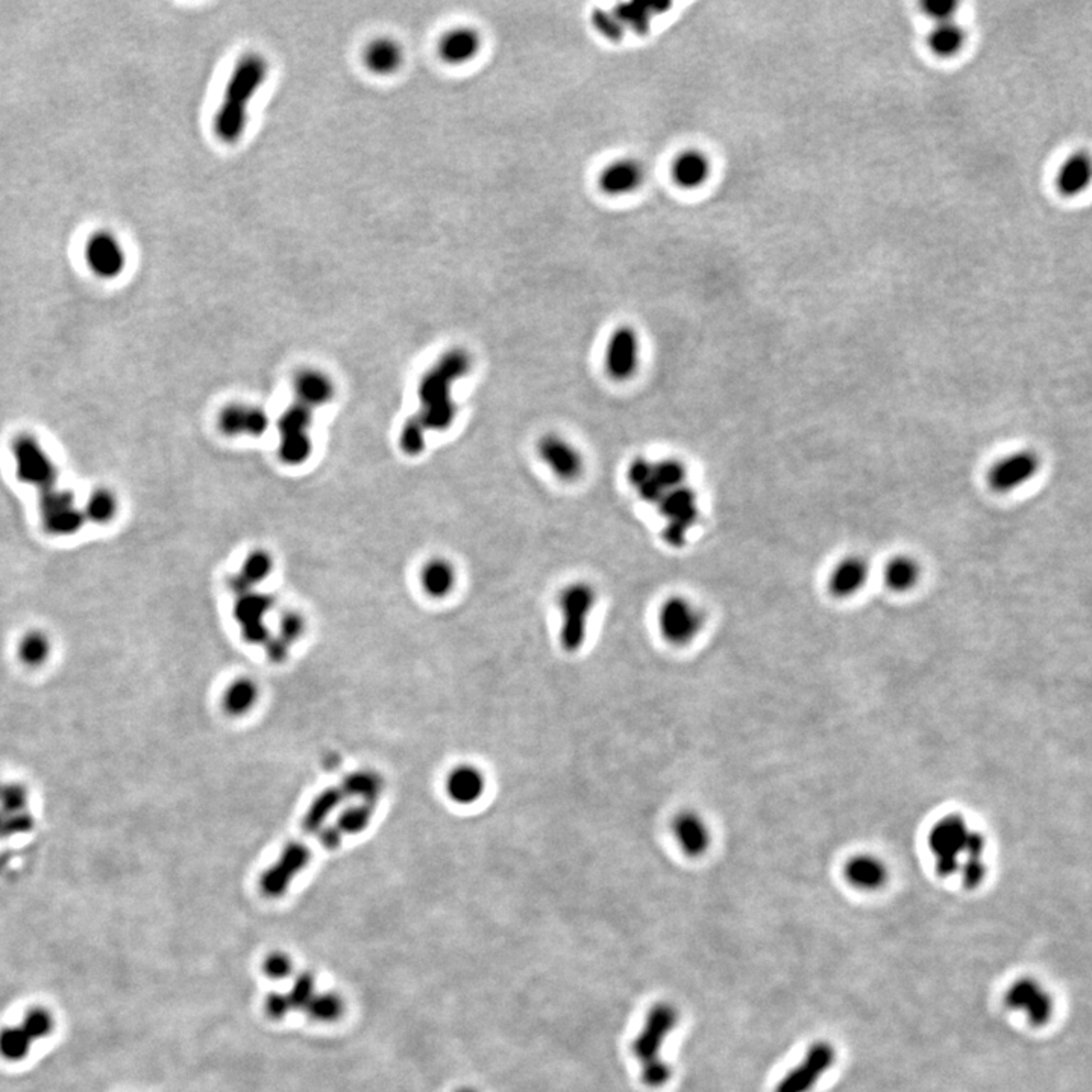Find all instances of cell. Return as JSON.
<instances>
[{
	"instance_id": "44dd1931",
	"label": "cell",
	"mask_w": 1092,
	"mask_h": 1092,
	"mask_svg": "<svg viewBox=\"0 0 1092 1092\" xmlns=\"http://www.w3.org/2000/svg\"><path fill=\"white\" fill-rule=\"evenodd\" d=\"M15 458L19 466V475L23 482H35L38 486H47L54 477V467L45 452L41 451L38 443L30 437H23L14 445Z\"/></svg>"
},
{
	"instance_id": "52a82bcc",
	"label": "cell",
	"mask_w": 1092,
	"mask_h": 1092,
	"mask_svg": "<svg viewBox=\"0 0 1092 1092\" xmlns=\"http://www.w3.org/2000/svg\"><path fill=\"white\" fill-rule=\"evenodd\" d=\"M659 512L666 519L661 537L672 548H681L687 539V532L698 519V499L690 487L681 486L666 491L657 502Z\"/></svg>"
},
{
	"instance_id": "7a4b0ae2",
	"label": "cell",
	"mask_w": 1092,
	"mask_h": 1092,
	"mask_svg": "<svg viewBox=\"0 0 1092 1092\" xmlns=\"http://www.w3.org/2000/svg\"><path fill=\"white\" fill-rule=\"evenodd\" d=\"M268 78L269 63L263 55L246 54L234 65L213 120L214 134L222 143H237L243 137L249 105Z\"/></svg>"
},
{
	"instance_id": "4dcf8cb0",
	"label": "cell",
	"mask_w": 1092,
	"mask_h": 1092,
	"mask_svg": "<svg viewBox=\"0 0 1092 1092\" xmlns=\"http://www.w3.org/2000/svg\"><path fill=\"white\" fill-rule=\"evenodd\" d=\"M1089 178H1091V164H1089L1087 155H1074L1071 158L1067 159V163L1063 164L1062 169L1059 172V189L1068 196H1074L1087 187Z\"/></svg>"
},
{
	"instance_id": "5b68a950",
	"label": "cell",
	"mask_w": 1092,
	"mask_h": 1092,
	"mask_svg": "<svg viewBox=\"0 0 1092 1092\" xmlns=\"http://www.w3.org/2000/svg\"><path fill=\"white\" fill-rule=\"evenodd\" d=\"M54 1013L43 1006H35L23 1015L15 1026L0 1030V1056L10 1062H21L28 1058L35 1043L54 1032Z\"/></svg>"
},
{
	"instance_id": "836d02e7",
	"label": "cell",
	"mask_w": 1092,
	"mask_h": 1092,
	"mask_svg": "<svg viewBox=\"0 0 1092 1092\" xmlns=\"http://www.w3.org/2000/svg\"><path fill=\"white\" fill-rule=\"evenodd\" d=\"M272 557L266 551H253L244 560L239 576L234 578V587L246 589L264 580L272 571Z\"/></svg>"
},
{
	"instance_id": "60d3db41",
	"label": "cell",
	"mask_w": 1092,
	"mask_h": 1092,
	"mask_svg": "<svg viewBox=\"0 0 1092 1092\" xmlns=\"http://www.w3.org/2000/svg\"><path fill=\"white\" fill-rule=\"evenodd\" d=\"M923 8L926 14L930 15L938 23H943V21H951L958 4L951 0H928V2H924Z\"/></svg>"
},
{
	"instance_id": "9a60e30c",
	"label": "cell",
	"mask_w": 1092,
	"mask_h": 1092,
	"mask_svg": "<svg viewBox=\"0 0 1092 1092\" xmlns=\"http://www.w3.org/2000/svg\"><path fill=\"white\" fill-rule=\"evenodd\" d=\"M1004 1003L1013 1011H1024L1033 1026L1048 1023L1053 1013V998L1035 978H1019L1004 995Z\"/></svg>"
},
{
	"instance_id": "f546056e",
	"label": "cell",
	"mask_w": 1092,
	"mask_h": 1092,
	"mask_svg": "<svg viewBox=\"0 0 1092 1092\" xmlns=\"http://www.w3.org/2000/svg\"><path fill=\"white\" fill-rule=\"evenodd\" d=\"M423 591L434 598H443L451 593L456 584V569L443 559L428 561L421 574Z\"/></svg>"
},
{
	"instance_id": "6da1fadb",
	"label": "cell",
	"mask_w": 1092,
	"mask_h": 1092,
	"mask_svg": "<svg viewBox=\"0 0 1092 1092\" xmlns=\"http://www.w3.org/2000/svg\"><path fill=\"white\" fill-rule=\"evenodd\" d=\"M471 355L465 349L454 348L443 354L440 360L423 375L419 386L421 412L408 421L401 434V445L410 456H416L425 447V432L443 431L451 427L456 417V404L451 388L458 378L471 371Z\"/></svg>"
},
{
	"instance_id": "d590c367",
	"label": "cell",
	"mask_w": 1092,
	"mask_h": 1092,
	"mask_svg": "<svg viewBox=\"0 0 1092 1092\" xmlns=\"http://www.w3.org/2000/svg\"><path fill=\"white\" fill-rule=\"evenodd\" d=\"M654 5H642V4H626V5L618 6L615 11V15L621 21L622 26H631L636 32L645 34L650 28L651 13H654Z\"/></svg>"
},
{
	"instance_id": "ab89813d",
	"label": "cell",
	"mask_w": 1092,
	"mask_h": 1092,
	"mask_svg": "<svg viewBox=\"0 0 1092 1092\" xmlns=\"http://www.w3.org/2000/svg\"><path fill=\"white\" fill-rule=\"evenodd\" d=\"M959 873L962 874L963 884L968 889H974L982 883L986 868L982 859H965V862L960 864Z\"/></svg>"
},
{
	"instance_id": "ffe728a7",
	"label": "cell",
	"mask_w": 1092,
	"mask_h": 1092,
	"mask_svg": "<svg viewBox=\"0 0 1092 1092\" xmlns=\"http://www.w3.org/2000/svg\"><path fill=\"white\" fill-rule=\"evenodd\" d=\"M445 790L452 803L462 806L475 805L486 790V779L482 771L473 764H460L448 774Z\"/></svg>"
},
{
	"instance_id": "30bf717a",
	"label": "cell",
	"mask_w": 1092,
	"mask_h": 1092,
	"mask_svg": "<svg viewBox=\"0 0 1092 1092\" xmlns=\"http://www.w3.org/2000/svg\"><path fill=\"white\" fill-rule=\"evenodd\" d=\"M641 362V340L630 325H621L610 334L604 353V368L611 380L628 381Z\"/></svg>"
},
{
	"instance_id": "8fae6325",
	"label": "cell",
	"mask_w": 1092,
	"mask_h": 1092,
	"mask_svg": "<svg viewBox=\"0 0 1092 1092\" xmlns=\"http://www.w3.org/2000/svg\"><path fill=\"white\" fill-rule=\"evenodd\" d=\"M1041 467L1035 451L1021 449L998 458L988 471V484L997 493H1011L1026 486Z\"/></svg>"
},
{
	"instance_id": "74e56055",
	"label": "cell",
	"mask_w": 1092,
	"mask_h": 1092,
	"mask_svg": "<svg viewBox=\"0 0 1092 1092\" xmlns=\"http://www.w3.org/2000/svg\"><path fill=\"white\" fill-rule=\"evenodd\" d=\"M87 513L93 521L99 522V524L111 521L115 513V497L107 491H96L90 498Z\"/></svg>"
},
{
	"instance_id": "8992f818",
	"label": "cell",
	"mask_w": 1092,
	"mask_h": 1092,
	"mask_svg": "<svg viewBox=\"0 0 1092 1092\" xmlns=\"http://www.w3.org/2000/svg\"><path fill=\"white\" fill-rule=\"evenodd\" d=\"M704 622L700 607L685 596H670L659 610V630L670 645H689L703 631Z\"/></svg>"
},
{
	"instance_id": "7c38bea8",
	"label": "cell",
	"mask_w": 1092,
	"mask_h": 1092,
	"mask_svg": "<svg viewBox=\"0 0 1092 1092\" xmlns=\"http://www.w3.org/2000/svg\"><path fill=\"white\" fill-rule=\"evenodd\" d=\"M542 462L561 482H576L584 472V458L569 440L559 434H545L537 442Z\"/></svg>"
},
{
	"instance_id": "83f0119b",
	"label": "cell",
	"mask_w": 1092,
	"mask_h": 1092,
	"mask_svg": "<svg viewBox=\"0 0 1092 1092\" xmlns=\"http://www.w3.org/2000/svg\"><path fill=\"white\" fill-rule=\"evenodd\" d=\"M884 583L894 592H908L917 586L921 576V567L914 557L895 556L884 567Z\"/></svg>"
},
{
	"instance_id": "7402d4cb",
	"label": "cell",
	"mask_w": 1092,
	"mask_h": 1092,
	"mask_svg": "<svg viewBox=\"0 0 1092 1092\" xmlns=\"http://www.w3.org/2000/svg\"><path fill=\"white\" fill-rule=\"evenodd\" d=\"M868 561L864 557L849 556L840 560L830 574L829 589L838 598H849L864 589L869 578Z\"/></svg>"
},
{
	"instance_id": "1f68e13d",
	"label": "cell",
	"mask_w": 1092,
	"mask_h": 1092,
	"mask_svg": "<svg viewBox=\"0 0 1092 1092\" xmlns=\"http://www.w3.org/2000/svg\"><path fill=\"white\" fill-rule=\"evenodd\" d=\"M963 43H965V32L960 26L951 21L938 23L928 35L930 49L939 56H951V55L958 54L959 50L962 49Z\"/></svg>"
},
{
	"instance_id": "b9f144b4",
	"label": "cell",
	"mask_w": 1092,
	"mask_h": 1092,
	"mask_svg": "<svg viewBox=\"0 0 1092 1092\" xmlns=\"http://www.w3.org/2000/svg\"><path fill=\"white\" fill-rule=\"evenodd\" d=\"M301 627H303V621H301V618H298V616L288 615L284 619V631L287 635L292 636V637L301 633Z\"/></svg>"
},
{
	"instance_id": "cb8c5ba5",
	"label": "cell",
	"mask_w": 1092,
	"mask_h": 1092,
	"mask_svg": "<svg viewBox=\"0 0 1092 1092\" xmlns=\"http://www.w3.org/2000/svg\"><path fill=\"white\" fill-rule=\"evenodd\" d=\"M403 47L388 37L371 41L363 55V63L373 75H393L403 65Z\"/></svg>"
},
{
	"instance_id": "484cf974",
	"label": "cell",
	"mask_w": 1092,
	"mask_h": 1092,
	"mask_svg": "<svg viewBox=\"0 0 1092 1092\" xmlns=\"http://www.w3.org/2000/svg\"><path fill=\"white\" fill-rule=\"evenodd\" d=\"M294 388L299 403L313 408L327 404L334 395V384L331 378L314 369H305L299 372L294 380Z\"/></svg>"
},
{
	"instance_id": "3957f363",
	"label": "cell",
	"mask_w": 1092,
	"mask_h": 1092,
	"mask_svg": "<svg viewBox=\"0 0 1092 1092\" xmlns=\"http://www.w3.org/2000/svg\"><path fill=\"white\" fill-rule=\"evenodd\" d=\"M595 604L596 591L586 581H576L560 592V645L567 653H576L586 644Z\"/></svg>"
},
{
	"instance_id": "5bb4252c",
	"label": "cell",
	"mask_w": 1092,
	"mask_h": 1092,
	"mask_svg": "<svg viewBox=\"0 0 1092 1092\" xmlns=\"http://www.w3.org/2000/svg\"><path fill=\"white\" fill-rule=\"evenodd\" d=\"M85 260L90 270L100 278H117L126 268V251L115 234L99 231L87 242Z\"/></svg>"
},
{
	"instance_id": "ba28073f",
	"label": "cell",
	"mask_w": 1092,
	"mask_h": 1092,
	"mask_svg": "<svg viewBox=\"0 0 1092 1092\" xmlns=\"http://www.w3.org/2000/svg\"><path fill=\"white\" fill-rule=\"evenodd\" d=\"M971 830L959 816H947L934 824L928 834L930 849L936 854V868L943 877H950L960 871V856Z\"/></svg>"
},
{
	"instance_id": "d6a6232c",
	"label": "cell",
	"mask_w": 1092,
	"mask_h": 1092,
	"mask_svg": "<svg viewBox=\"0 0 1092 1092\" xmlns=\"http://www.w3.org/2000/svg\"><path fill=\"white\" fill-rule=\"evenodd\" d=\"M651 477L655 484L661 487V491L666 493L685 486L687 469L685 463L678 458H661L657 462H651Z\"/></svg>"
},
{
	"instance_id": "e575fe53",
	"label": "cell",
	"mask_w": 1092,
	"mask_h": 1092,
	"mask_svg": "<svg viewBox=\"0 0 1092 1092\" xmlns=\"http://www.w3.org/2000/svg\"><path fill=\"white\" fill-rule=\"evenodd\" d=\"M50 642L41 633H30L21 639L19 657L28 666H40L49 659Z\"/></svg>"
},
{
	"instance_id": "2e32d148",
	"label": "cell",
	"mask_w": 1092,
	"mask_h": 1092,
	"mask_svg": "<svg viewBox=\"0 0 1092 1092\" xmlns=\"http://www.w3.org/2000/svg\"><path fill=\"white\" fill-rule=\"evenodd\" d=\"M670 830L681 853L692 859L704 856L712 844L709 824L695 810L678 812L672 819Z\"/></svg>"
},
{
	"instance_id": "ac0fdd59",
	"label": "cell",
	"mask_w": 1092,
	"mask_h": 1092,
	"mask_svg": "<svg viewBox=\"0 0 1092 1092\" xmlns=\"http://www.w3.org/2000/svg\"><path fill=\"white\" fill-rule=\"evenodd\" d=\"M482 35L469 26H460L448 30L439 41V55L443 63L449 65H463L477 58L482 50Z\"/></svg>"
},
{
	"instance_id": "7bdbcfd3",
	"label": "cell",
	"mask_w": 1092,
	"mask_h": 1092,
	"mask_svg": "<svg viewBox=\"0 0 1092 1092\" xmlns=\"http://www.w3.org/2000/svg\"><path fill=\"white\" fill-rule=\"evenodd\" d=\"M462 1092H472V1091H462Z\"/></svg>"
},
{
	"instance_id": "8d00e7d4",
	"label": "cell",
	"mask_w": 1092,
	"mask_h": 1092,
	"mask_svg": "<svg viewBox=\"0 0 1092 1092\" xmlns=\"http://www.w3.org/2000/svg\"><path fill=\"white\" fill-rule=\"evenodd\" d=\"M266 607H269V598L266 596L257 595V593L242 596L237 609H239L240 621L244 624V630L252 635L253 630H259L260 624H261L260 619H261Z\"/></svg>"
},
{
	"instance_id": "e0dca14e",
	"label": "cell",
	"mask_w": 1092,
	"mask_h": 1092,
	"mask_svg": "<svg viewBox=\"0 0 1092 1092\" xmlns=\"http://www.w3.org/2000/svg\"><path fill=\"white\" fill-rule=\"evenodd\" d=\"M645 183V167L639 159L619 158L607 164L598 176L601 192L607 196H627Z\"/></svg>"
},
{
	"instance_id": "4fadbf2b",
	"label": "cell",
	"mask_w": 1092,
	"mask_h": 1092,
	"mask_svg": "<svg viewBox=\"0 0 1092 1092\" xmlns=\"http://www.w3.org/2000/svg\"><path fill=\"white\" fill-rule=\"evenodd\" d=\"M834 1058L836 1053L829 1043H815L806 1053L805 1061L781 1079L774 1092H809L833 1065Z\"/></svg>"
},
{
	"instance_id": "d6986e66",
	"label": "cell",
	"mask_w": 1092,
	"mask_h": 1092,
	"mask_svg": "<svg viewBox=\"0 0 1092 1092\" xmlns=\"http://www.w3.org/2000/svg\"><path fill=\"white\" fill-rule=\"evenodd\" d=\"M712 175V161L700 149H686L677 155L670 166V176L677 187L696 190L707 184Z\"/></svg>"
},
{
	"instance_id": "f35d334b",
	"label": "cell",
	"mask_w": 1092,
	"mask_h": 1092,
	"mask_svg": "<svg viewBox=\"0 0 1092 1092\" xmlns=\"http://www.w3.org/2000/svg\"><path fill=\"white\" fill-rule=\"evenodd\" d=\"M592 23L601 35L606 37L607 40L621 41L624 37L626 28L622 26L615 13L595 10L592 13Z\"/></svg>"
},
{
	"instance_id": "d4e9b609",
	"label": "cell",
	"mask_w": 1092,
	"mask_h": 1092,
	"mask_svg": "<svg viewBox=\"0 0 1092 1092\" xmlns=\"http://www.w3.org/2000/svg\"><path fill=\"white\" fill-rule=\"evenodd\" d=\"M45 521L50 530L61 534H69L78 530L81 525V515L76 512L72 498L64 493H49L43 504Z\"/></svg>"
},
{
	"instance_id": "603a6c76",
	"label": "cell",
	"mask_w": 1092,
	"mask_h": 1092,
	"mask_svg": "<svg viewBox=\"0 0 1092 1092\" xmlns=\"http://www.w3.org/2000/svg\"><path fill=\"white\" fill-rule=\"evenodd\" d=\"M269 421L263 410L246 404H233L218 417V427L228 436H260L266 431Z\"/></svg>"
},
{
	"instance_id": "4316f807",
	"label": "cell",
	"mask_w": 1092,
	"mask_h": 1092,
	"mask_svg": "<svg viewBox=\"0 0 1092 1092\" xmlns=\"http://www.w3.org/2000/svg\"><path fill=\"white\" fill-rule=\"evenodd\" d=\"M259 698L260 689L257 683L249 677H240L229 683L228 687L225 689L222 703L228 715L242 716L257 705Z\"/></svg>"
},
{
	"instance_id": "9c48e42d",
	"label": "cell",
	"mask_w": 1092,
	"mask_h": 1092,
	"mask_svg": "<svg viewBox=\"0 0 1092 1092\" xmlns=\"http://www.w3.org/2000/svg\"><path fill=\"white\" fill-rule=\"evenodd\" d=\"M310 423H311V408L305 404L296 403L287 408L279 417L278 431L279 456L284 463L301 465L311 454V439H310Z\"/></svg>"
},
{
	"instance_id": "277c9868",
	"label": "cell",
	"mask_w": 1092,
	"mask_h": 1092,
	"mask_svg": "<svg viewBox=\"0 0 1092 1092\" xmlns=\"http://www.w3.org/2000/svg\"><path fill=\"white\" fill-rule=\"evenodd\" d=\"M676 1024V1011L668 1004H659L651 1011L648 1021L641 1037L636 1041L635 1052L641 1059L644 1080L651 1087H661L670 1078L668 1068L659 1059V1050L663 1037Z\"/></svg>"
},
{
	"instance_id": "f1b7e54d",
	"label": "cell",
	"mask_w": 1092,
	"mask_h": 1092,
	"mask_svg": "<svg viewBox=\"0 0 1092 1092\" xmlns=\"http://www.w3.org/2000/svg\"><path fill=\"white\" fill-rule=\"evenodd\" d=\"M845 875L849 883L860 889H877L886 882V868L880 860L871 856L854 857L847 868Z\"/></svg>"
}]
</instances>
